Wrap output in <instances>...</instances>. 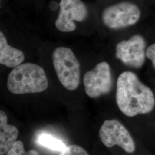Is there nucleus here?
<instances>
[{
  "label": "nucleus",
  "mask_w": 155,
  "mask_h": 155,
  "mask_svg": "<svg viewBox=\"0 0 155 155\" xmlns=\"http://www.w3.org/2000/svg\"><path fill=\"white\" fill-rule=\"evenodd\" d=\"M116 103L119 109L130 117L150 113L155 105L154 94L132 72L121 73L117 81Z\"/></svg>",
  "instance_id": "1"
},
{
  "label": "nucleus",
  "mask_w": 155,
  "mask_h": 155,
  "mask_svg": "<svg viewBox=\"0 0 155 155\" xmlns=\"http://www.w3.org/2000/svg\"><path fill=\"white\" fill-rule=\"evenodd\" d=\"M44 69L32 63H25L13 68L7 79V87L15 94L39 93L48 88Z\"/></svg>",
  "instance_id": "2"
},
{
  "label": "nucleus",
  "mask_w": 155,
  "mask_h": 155,
  "mask_svg": "<svg viewBox=\"0 0 155 155\" xmlns=\"http://www.w3.org/2000/svg\"><path fill=\"white\" fill-rule=\"evenodd\" d=\"M52 63L57 77L67 90L74 91L80 83V63L70 48L58 47L52 55Z\"/></svg>",
  "instance_id": "3"
},
{
  "label": "nucleus",
  "mask_w": 155,
  "mask_h": 155,
  "mask_svg": "<svg viewBox=\"0 0 155 155\" xmlns=\"http://www.w3.org/2000/svg\"><path fill=\"white\" fill-rule=\"evenodd\" d=\"M140 16L141 11L137 6L124 1L106 8L102 13V21L107 28L119 29L134 25Z\"/></svg>",
  "instance_id": "4"
},
{
  "label": "nucleus",
  "mask_w": 155,
  "mask_h": 155,
  "mask_svg": "<svg viewBox=\"0 0 155 155\" xmlns=\"http://www.w3.org/2000/svg\"><path fill=\"white\" fill-rule=\"evenodd\" d=\"M86 94L91 98H97L110 91L113 80L110 65L106 61L97 64L83 77Z\"/></svg>",
  "instance_id": "5"
},
{
  "label": "nucleus",
  "mask_w": 155,
  "mask_h": 155,
  "mask_svg": "<svg viewBox=\"0 0 155 155\" xmlns=\"http://www.w3.org/2000/svg\"><path fill=\"white\" fill-rule=\"evenodd\" d=\"M60 10L56 20V29L61 32L74 31V21L82 22L88 16L87 8L82 0H61Z\"/></svg>",
  "instance_id": "6"
},
{
  "label": "nucleus",
  "mask_w": 155,
  "mask_h": 155,
  "mask_svg": "<svg viewBox=\"0 0 155 155\" xmlns=\"http://www.w3.org/2000/svg\"><path fill=\"white\" fill-rule=\"evenodd\" d=\"M99 137L107 148L117 145L129 153H133L136 149L130 134L117 120H106L100 127Z\"/></svg>",
  "instance_id": "7"
},
{
  "label": "nucleus",
  "mask_w": 155,
  "mask_h": 155,
  "mask_svg": "<svg viewBox=\"0 0 155 155\" xmlns=\"http://www.w3.org/2000/svg\"><path fill=\"white\" fill-rule=\"evenodd\" d=\"M146 43L143 36L134 35L127 40H122L116 47L117 58L127 66L139 68L144 65Z\"/></svg>",
  "instance_id": "8"
},
{
  "label": "nucleus",
  "mask_w": 155,
  "mask_h": 155,
  "mask_svg": "<svg viewBox=\"0 0 155 155\" xmlns=\"http://www.w3.org/2000/svg\"><path fill=\"white\" fill-rule=\"evenodd\" d=\"M25 59L22 51L8 45L4 33L0 32V63L9 68L21 64Z\"/></svg>",
  "instance_id": "9"
},
{
  "label": "nucleus",
  "mask_w": 155,
  "mask_h": 155,
  "mask_svg": "<svg viewBox=\"0 0 155 155\" xmlns=\"http://www.w3.org/2000/svg\"><path fill=\"white\" fill-rule=\"evenodd\" d=\"M18 130L16 127L8 124V117L0 111V155L6 154L16 142Z\"/></svg>",
  "instance_id": "10"
},
{
  "label": "nucleus",
  "mask_w": 155,
  "mask_h": 155,
  "mask_svg": "<svg viewBox=\"0 0 155 155\" xmlns=\"http://www.w3.org/2000/svg\"><path fill=\"white\" fill-rule=\"evenodd\" d=\"M38 143L45 148L55 151L62 152L66 146L61 140H58L48 134H43L38 139Z\"/></svg>",
  "instance_id": "11"
},
{
  "label": "nucleus",
  "mask_w": 155,
  "mask_h": 155,
  "mask_svg": "<svg viewBox=\"0 0 155 155\" xmlns=\"http://www.w3.org/2000/svg\"><path fill=\"white\" fill-rule=\"evenodd\" d=\"M6 155H40L36 150H31L25 151L24 144L21 141H17Z\"/></svg>",
  "instance_id": "12"
},
{
  "label": "nucleus",
  "mask_w": 155,
  "mask_h": 155,
  "mask_svg": "<svg viewBox=\"0 0 155 155\" xmlns=\"http://www.w3.org/2000/svg\"><path fill=\"white\" fill-rule=\"evenodd\" d=\"M59 155H89L87 152L77 145H71L63 150Z\"/></svg>",
  "instance_id": "13"
},
{
  "label": "nucleus",
  "mask_w": 155,
  "mask_h": 155,
  "mask_svg": "<svg viewBox=\"0 0 155 155\" xmlns=\"http://www.w3.org/2000/svg\"><path fill=\"white\" fill-rule=\"evenodd\" d=\"M146 56L151 61L155 68V43L150 45L146 51Z\"/></svg>",
  "instance_id": "14"
}]
</instances>
